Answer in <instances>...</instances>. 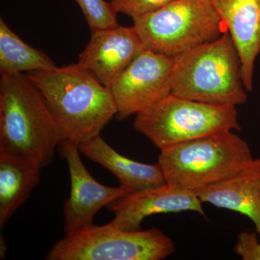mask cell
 <instances>
[{
  "mask_svg": "<svg viewBox=\"0 0 260 260\" xmlns=\"http://www.w3.org/2000/svg\"><path fill=\"white\" fill-rule=\"evenodd\" d=\"M25 75L45 99L62 142L91 139L117 114L109 89L78 64Z\"/></svg>",
  "mask_w": 260,
  "mask_h": 260,
  "instance_id": "cell-1",
  "label": "cell"
},
{
  "mask_svg": "<svg viewBox=\"0 0 260 260\" xmlns=\"http://www.w3.org/2000/svg\"><path fill=\"white\" fill-rule=\"evenodd\" d=\"M62 143L47 102L25 74L1 75L0 152L18 154L44 168Z\"/></svg>",
  "mask_w": 260,
  "mask_h": 260,
  "instance_id": "cell-2",
  "label": "cell"
},
{
  "mask_svg": "<svg viewBox=\"0 0 260 260\" xmlns=\"http://www.w3.org/2000/svg\"><path fill=\"white\" fill-rule=\"evenodd\" d=\"M172 93L195 102L236 107L245 104L242 64L229 32L174 57Z\"/></svg>",
  "mask_w": 260,
  "mask_h": 260,
  "instance_id": "cell-3",
  "label": "cell"
},
{
  "mask_svg": "<svg viewBox=\"0 0 260 260\" xmlns=\"http://www.w3.org/2000/svg\"><path fill=\"white\" fill-rule=\"evenodd\" d=\"M160 150L158 162L168 184L194 192L234 175L254 158L249 144L234 131Z\"/></svg>",
  "mask_w": 260,
  "mask_h": 260,
  "instance_id": "cell-4",
  "label": "cell"
},
{
  "mask_svg": "<svg viewBox=\"0 0 260 260\" xmlns=\"http://www.w3.org/2000/svg\"><path fill=\"white\" fill-rule=\"evenodd\" d=\"M134 126L160 150L242 129L236 107L195 102L172 93L137 114Z\"/></svg>",
  "mask_w": 260,
  "mask_h": 260,
  "instance_id": "cell-5",
  "label": "cell"
},
{
  "mask_svg": "<svg viewBox=\"0 0 260 260\" xmlns=\"http://www.w3.org/2000/svg\"><path fill=\"white\" fill-rule=\"evenodd\" d=\"M133 22L145 49L173 57L226 30L211 0H172Z\"/></svg>",
  "mask_w": 260,
  "mask_h": 260,
  "instance_id": "cell-6",
  "label": "cell"
},
{
  "mask_svg": "<svg viewBox=\"0 0 260 260\" xmlns=\"http://www.w3.org/2000/svg\"><path fill=\"white\" fill-rule=\"evenodd\" d=\"M175 246L160 229L125 231L112 222L65 235L48 251L47 260H161Z\"/></svg>",
  "mask_w": 260,
  "mask_h": 260,
  "instance_id": "cell-7",
  "label": "cell"
},
{
  "mask_svg": "<svg viewBox=\"0 0 260 260\" xmlns=\"http://www.w3.org/2000/svg\"><path fill=\"white\" fill-rule=\"evenodd\" d=\"M174 61L173 56L142 51L109 88L117 109L116 117L136 115L172 93Z\"/></svg>",
  "mask_w": 260,
  "mask_h": 260,
  "instance_id": "cell-8",
  "label": "cell"
},
{
  "mask_svg": "<svg viewBox=\"0 0 260 260\" xmlns=\"http://www.w3.org/2000/svg\"><path fill=\"white\" fill-rule=\"evenodd\" d=\"M59 146L70 177V198L64 206V231L68 235L93 225L99 210L131 192L122 186L111 187L95 180L80 158L78 143L65 140Z\"/></svg>",
  "mask_w": 260,
  "mask_h": 260,
  "instance_id": "cell-9",
  "label": "cell"
},
{
  "mask_svg": "<svg viewBox=\"0 0 260 260\" xmlns=\"http://www.w3.org/2000/svg\"><path fill=\"white\" fill-rule=\"evenodd\" d=\"M145 49L135 27L118 25L91 30L78 64L109 88L126 67Z\"/></svg>",
  "mask_w": 260,
  "mask_h": 260,
  "instance_id": "cell-10",
  "label": "cell"
},
{
  "mask_svg": "<svg viewBox=\"0 0 260 260\" xmlns=\"http://www.w3.org/2000/svg\"><path fill=\"white\" fill-rule=\"evenodd\" d=\"M116 226L125 231L141 230L143 220L160 213L192 211L204 215L203 203L194 191L167 184L140 192L131 193L109 205Z\"/></svg>",
  "mask_w": 260,
  "mask_h": 260,
  "instance_id": "cell-11",
  "label": "cell"
},
{
  "mask_svg": "<svg viewBox=\"0 0 260 260\" xmlns=\"http://www.w3.org/2000/svg\"><path fill=\"white\" fill-rule=\"evenodd\" d=\"M237 48L243 83L252 91L254 64L260 54V0H211Z\"/></svg>",
  "mask_w": 260,
  "mask_h": 260,
  "instance_id": "cell-12",
  "label": "cell"
},
{
  "mask_svg": "<svg viewBox=\"0 0 260 260\" xmlns=\"http://www.w3.org/2000/svg\"><path fill=\"white\" fill-rule=\"evenodd\" d=\"M194 193L203 203L245 215L260 237V157L234 175Z\"/></svg>",
  "mask_w": 260,
  "mask_h": 260,
  "instance_id": "cell-13",
  "label": "cell"
},
{
  "mask_svg": "<svg viewBox=\"0 0 260 260\" xmlns=\"http://www.w3.org/2000/svg\"><path fill=\"white\" fill-rule=\"evenodd\" d=\"M80 153L114 174L123 187L140 192L167 184L158 162L144 164L123 156L103 139L101 134L79 144Z\"/></svg>",
  "mask_w": 260,
  "mask_h": 260,
  "instance_id": "cell-14",
  "label": "cell"
},
{
  "mask_svg": "<svg viewBox=\"0 0 260 260\" xmlns=\"http://www.w3.org/2000/svg\"><path fill=\"white\" fill-rule=\"evenodd\" d=\"M42 169L32 159L0 152V229L28 200L40 181Z\"/></svg>",
  "mask_w": 260,
  "mask_h": 260,
  "instance_id": "cell-15",
  "label": "cell"
},
{
  "mask_svg": "<svg viewBox=\"0 0 260 260\" xmlns=\"http://www.w3.org/2000/svg\"><path fill=\"white\" fill-rule=\"evenodd\" d=\"M44 51L24 42L0 19V73L1 75L24 74L55 68Z\"/></svg>",
  "mask_w": 260,
  "mask_h": 260,
  "instance_id": "cell-16",
  "label": "cell"
},
{
  "mask_svg": "<svg viewBox=\"0 0 260 260\" xmlns=\"http://www.w3.org/2000/svg\"><path fill=\"white\" fill-rule=\"evenodd\" d=\"M80 7L90 30L110 28L118 25L117 12L111 2L105 0H75Z\"/></svg>",
  "mask_w": 260,
  "mask_h": 260,
  "instance_id": "cell-17",
  "label": "cell"
},
{
  "mask_svg": "<svg viewBox=\"0 0 260 260\" xmlns=\"http://www.w3.org/2000/svg\"><path fill=\"white\" fill-rule=\"evenodd\" d=\"M172 0H111L118 13L135 19L161 8Z\"/></svg>",
  "mask_w": 260,
  "mask_h": 260,
  "instance_id": "cell-18",
  "label": "cell"
},
{
  "mask_svg": "<svg viewBox=\"0 0 260 260\" xmlns=\"http://www.w3.org/2000/svg\"><path fill=\"white\" fill-rule=\"evenodd\" d=\"M234 251L243 260H260V237L258 233L241 232L234 246Z\"/></svg>",
  "mask_w": 260,
  "mask_h": 260,
  "instance_id": "cell-19",
  "label": "cell"
}]
</instances>
